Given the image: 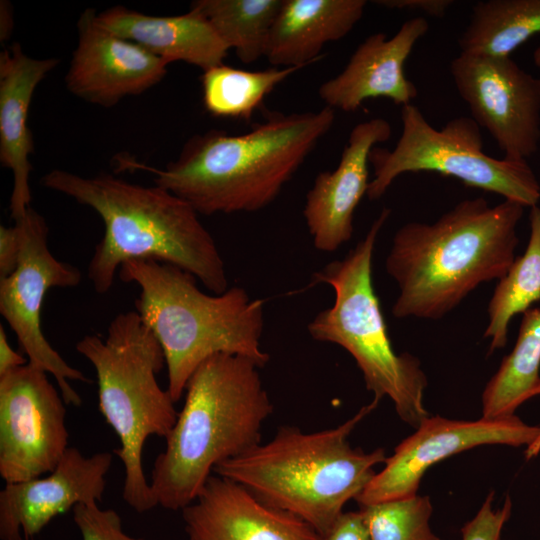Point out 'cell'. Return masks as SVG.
Masks as SVG:
<instances>
[{
    "mask_svg": "<svg viewBox=\"0 0 540 540\" xmlns=\"http://www.w3.org/2000/svg\"><path fill=\"white\" fill-rule=\"evenodd\" d=\"M284 0H196L220 38L245 64L265 57L269 36Z\"/></svg>",
    "mask_w": 540,
    "mask_h": 540,
    "instance_id": "obj_25",
    "label": "cell"
},
{
    "mask_svg": "<svg viewBox=\"0 0 540 540\" xmlns=\"http://www.w3.org/2000/svg\"><path fill=\"white\" fill-rule=\"evenodd\" d=\"M524 206L459 202L432 224L409 222L395 233L385 261L399 295L395 318L438 320L479 285L500 280L513 264Z\"/></svg>",
    "mask_w": 540,
    "mask_h": 540,
    "instance_id": "obj_2",
    "label": "cell"
},
{
    "mask_svg": "<svg viewBox=\"0 0 540 540\" xmlns=\"http://www.w3.org/2000/svg\"><path fill=\"white\" fill-rule=\"evenodd\" d=\"M540 452V430L534 441L526 447L525 455L527 459L537 456Z\"/></svg>",
    "mask_w": 540,
    "mask_h": 540,
    "instance_id": "obj_34",
    "label": "cell"
},
{
    "mask_svg": "<svg viewBox=\"0 0 540 540\" xmlns=\"http://www.w3.org/2000/svg\"><path fill=\"white\" fill-rule=\"evenodd\" d=\"M335 121V110L273 112L243 134L191 137L176 160L155 168L118 156L119 170H143L198 214L256 212L270 205Z\"/></svg>",
    "mask_w": 540,
    "mask_h": 540,
    "instance_id": "obj_1",
    "label": "cell"
},
{
    "mask_svg": "<svg viewBox=\"0 0 540 540\" xmlns=\"http://www.w3.org/2000/svg\"><path fill=\"white\" fill-rule=\"evenodd\" d=\"M537 395H540V385H539V387L537 388V390L535 392V396H537Z\"/></svg>",
    "mask_w": 540,
    "mask_h": 540,
    "instance_id": "obj_36",
    "label": "cell"
},
{
    "mask_svg": "<svg viewBox=\"0 0 540 540\" xmlns=\"http://www.w3.org/2000/svg\"><path fill=\"white\" fill-rule=\"evenodd\" d=\"M391 134V124L380 117L356 124L337 167L316 176L303 216L317 250L334 252L352 238L354 212L370 182V153Z\"/></svg>",
    "mask_w": 540,
    "mask_h": 540,
    "instance_id": "obj_16",
    "label": "cell"
},
{
    "mask_svg": "<svg viewBox=\"0 0 540 540\" xmlns=\"http://www.w3.org/2000/svg\"><path fill=\"white\" fill-rule=\"evenodd\" d=\"M435 540H443V539H441V538L437 537V538H436Z\"/></svg>",
    "mask_w": 540,
    "mask_h": 540,
    "instance_id": "obj_37",
    "label": "cell"
},
{
    "mask_svg": "<svg viewBox=\"0 0 540 540\" xmlns=\"http://www.w3.org/2000/svg\"><path fill=\"white\" fill-rule=\"evenodd\" d=\"M251 359L220 353L192 374L166 446L155 459L150 486L157 505L181 511L214 469L261 443L273 404Z\"/></svg>",
    "mask_w": 540,
    "mask_h": 540,
    "instance_id": "obj_4",
    "label": "cell"
},
{
    "mask_svg": "<svg viewBox=\"0 0 540 540\" xmlns=\"http://www.w3.org/2000/svg\"><path fill=\"white\" fill-rule=\"evenodd\" d=\"M540 308L523 313L518 337L511 353L501 362L482 394L483 418L514 415L540 385Z\"/></svg>",
    "mask_w": 540,
    "mask_h": 540,
    "instance_id": "obj_23",
    "label": "cell"
},
{
    "mask_svg": "<svg viewBox=\"0 0 540 540\" xmlns=\"http://www.w3.org/2000/svg\"><path fill=\"white\" fill-rule=\"evenodd\" d=\"M27 363L28 359L12 348L3 325H0V376Z\"/></svg>",
    "mask_w": 540,
    "mask_h": 540,
    "instance_id": "obj_33",
    "label": "cell"
},
{
    "mask_svg": "<svg viewBox=\"0 0 540 540\" xmlns=\"http://www.w3.org/2000/svg\"><path fill=\"white\" fill-rule=\"evenodd\" d=\"M47 374L27 363L0 376V476L5 483L48 474L69 448L67 404Z\"/></svg>",
    "mask_w": 540,
    "mask_h": 540,
    "instance_id": "obj_11",
    "label": "cell"
},
{
    "mask_svg": "<svg viewBox=\"0 0 540 540\" xmlns=\"http://www.w3.org/2000/svg\"><path fill=\"white\" fill-rule=\"evenodd\" d=\"M184 540H319L308 523L272 507L235 481L212 474L181 510Z\"/></svg>",
    "mask_w": 540,
    "mask_h": 540,
    "instance_id": "obj_17",
    "label": "cell"
},
{
    "mask_svg": "<svg viewBox=\"0 0 540 540\" xmlns=\"http://www.w3.org/2000/svg\"><path fill=\"white\" fill-rule=\"evenodd\" d=\"M96 15L93 9H86L78 20V44L66 86L87 102L111 107L158 84L167 74L168 63L106 30Z\"/></svg>",
    "mask_w": 540,
    "mask_h": 540,
    "instance_id": "obj_15",
    "label": "cell"
},
{
    "mask_svg": "<svg viewBox=\"0 0 540 540\" xmlns=\"http://www.w3.org/2000/svg\"><path fill=\"white\" fill-rule=\"evenodd\" d=\"M319 540H370V538L359 510L343 512L332 526L320 535Z\"/></svg>",
    "mask_w": 540,
    "mask_h": 540,
    "instance_id": "obj_30",
    "label": "cell"
},
{
    "mask_svg": "<svg viewBox=\"0 0 540 540\" xmlns=\"http://www.w3.org/2000/svg\"><path fill=\"white\" fill-rule=\"evenodd\" d=\"M96 20L168 64L183 61L205 71L223 64L229 50L208 19L191 7L181 15L152 16L114 6L97 13Z\"/></svg>",
    "mask_w": 540,
    "mask_h": 540,
    "instance_id": "obj_20",
    "label": "cell"
},
{
    "mask_svg": "<svg viewBox=\"0 0 540 540\" xmlns=\"http://www.w3.org/2000/svg\"><path fill=\"white\" fill-rule=\"evenodd\" d=\"M372 400L335 428L304 432L280 427L274 437L219 464L214 474L245 487L262 502L288 512L324 534L386 460L383 448H353L349 436L378 405Z\"/></svg>",
    "mask_w": 540,
    "mask_h": 540,
    "instance_id": "obj_6",
    "label": "cell"
},
{
    "mask_svg": "<svg viewBox=\"0 0 540 540\" xmlns=\"http://www.w3.org/2000/svg\"><path fill=\"white\" fill-rule=\"evenodd\" d=\"M493 493H490L473 519L461 529L462 540H500L505 523L511 515L509 496L499 509H492Z\"/></svg>",
    "mask_w": 540,
    "mask_h": 540,
    "instance_id": "obj_29",
    "label": "cell"
},
{
    "mask_svg": "<svg viewBox=\"0 0 540 540\" xmlns=\"http://www.w3.org/2000/svg\"><path fill=\"white\" fill-rule=\"evenodd\" d=\"M76 351L94 367L99 411L120 441L114 454L124 468L122 498L137 513L157 507L144 473L143 448L150 436L166 439L178 412L157 374L163 350L136 310L116 315L105 338L86 335Z\"/></svg>",
    "mask_w": 540,
    "mask_h": 540,
    "instance_id": "obj_7",
    "label": "cell"
},
{
    "mask_svg": "<svg viewBox=\"0 0 540 540\" xmlns=\"http://www.w3.org/2000/svg\"><path fill=\"white\" fill-rule=\"evenodd\" d=\"M365 0H284L265 57L275 67H305L324 45L345 37L363 16Z\"/></svg>",
    "mask_w": 540,
    "mask_h": 540,
    "instance_id": "obj_21",
    "label": "cell"
},
{
    "mask_svg": "<svg viewBox=\"0 0 540 540\" xmlns=\"http://www.w3.org/2000/svg\"><path fill=\"white\" fill-rule=\"evenodd\" d=\"M533 61L534 64L540 69V46L537 47L533 52Z\"/></svg>",
    "mask_w": 540,
    "mask_h": 540,
    "instance_id": "obj_35",
    "label": "cell"
},
{
    "mask_svg": "<svg viewBox=\"0 0 540 540\" xmlns=\"http://www.w3.org/2000/svg\"><path fill=\"white\" fill-rule=\"evenodd\" d=\"M423 17L405 21L391 38L374 33L361 42L343 70L323 82L318 95L332 109L353 112L370 98L384 97L405 106L417 88L404 73V64L416 43L428 32Z\"/></svg>",
    "mask_w": 540,
    "mask_h": 540,
    "instance_id": "obj_18",
    "label": "cell"
},
{
    "mask_svg": "<svg viewBox=\"0 0 540 540\" xmlns=\"http://www.w3.org/2000/svg\"><path fill=\"white\" fill-rule=\"evenodd\" d=\"M41 183L93 209L104 235L88 265L98 294L110 291L116 272L129 260L153 259L192 274L210 292L228 287L217 244L186 201L158 186H142L111 174L93 177L53 169Z\"/></svg>",
    "mask_w": 540,
    "mask_h": 540,
    "instance_id": "obj_3",
    "label": "cell"
},
{
    "mask_svg": "<svg viewBox=\"0 0 540 540\" xmlns=\"http://www.w3.org/2000/svg\"><path fill=\"white\" fill-rule=\"evenodd\" d=\"M471 118L489 132L504 158L527 161L540 144V77L511 57L460 53L450 63Z\"/></svg>",
    "mask_w": 540,
    "mask_h": 540,
    "instance_id": "obj_12",
    "label": "cell"
},
{
    "mask_svg": "<svg viewBox=\"0 0 540 540\" xmlns=\"http://www.w3.org/2000/svg\"><path fill=\"white\" fill-rule=\"evenodd\" d=\"M119 277L139 288L136 311L163 350L167 390L174 402L185 393L195 370L213 355H241L261 368L270 360L261 347L265 302L251 299L244 288L207 294L192 274L153 259L123 263Z\"/></svg>",
    "mask_w": 540,
    "mask_h": 540,
    "instance_id": "obj_5",
    "label": "cell"
},
{
    "mask_svg": "<svg viewBox=\"0 0 540 540\" xmlns=\"http://www.w3.org/2000/svg\"><path fill=\"white\" fill-rule=\"evenodd\" d=\"M540 301V207L530 211V237L524 253L517 257L508 272L498 280L489 301L488 325L484 332L490 338L489 351L505 347L511 319Z\"/></svg>",
    "mask_w": 540,
    "mask_h": 540,
    "instance_id": "obj_24",
    "label": "cell"
},
{
    "mask_svg": "<svg viewBox=\"0 0 540 540\" xmlns=\"http://www.w3.org/2000/svg\"><path fill=\"white\" fill-rule=\"evenodd\" d=\"M376 5L395 10L419 11L442 18L454 4L453 0H377Z\"/></svg>",
    "mask_w": 540,
    "mask_h": 540,
    "instance_id": "obj_32",
    "label": "cell"
},
{
    "mask_svg": "<svg viewBox=\"0 0 540 540\" xmlns=\"http://www.w3.org/2000/svg\"><path fill=\"white\" fill-rule=\"evenodd\" d=\"M391 211L384 208L365 237L341 260L313 276L334 290V303L308 324L310 336L337 344L356 361L374 400L389 397L398 416L417 428L429 415L423 397L427 378L419 361L392 347L379 299L372 283V257L380 230Z\"/></svg>",
    "mask_w": 540,
    "mask_h": 540,
    "instance_id": "obj_8",
    "label": "cell"
},
{
    "mask_svg": "<svg viewBox=\"0 0 540 540\" xmlns=\"http://www.w3.org/2000/svg\"><path fill=\"white\" fill-rule=\"evenodd\" d=\"M72 510L82 540H148L125 533L120 515L113 509H102L98 503H81Z\"/></svg>",
    "mask_w": 540,
    "mask_h": 540,
    "instance_id": "obj_28",
    "label": "cell"
},
{
    "mask_svg": "<svg viewBox=\"0 0 540 540\" xmlns=\"http://www.w3.org/2000/svg\"><path fill=\"white\" fill-rule=\"evenodd\" d=\"M113 454L84 455L69 447L48 474L0 491V540H34L56 516L84 503H99Z\"/></svg>",
    "mask_w": 540,
    "mask_h": 540,
    "instance_id": "obj_14",
    "label": "cell"
},
{
    "mask_svg": "<svg viewBox=\"0 0 540 540\" xmlns=\"http://www.w3.org/2000/svg\"><path fill=\"white\" fill-rule=\"evenodd\" d=\"M370 540H435L430 526L432 504L417 494L361 505Z\"/></svg>",
    "mask_w": 540,
    "mask_h": 540,
    "instance_id": "obj_27",
    "label": "cell"
},
{
    "mask_svg": "<svg viewBox=\"0 0 540 540\" xmlns=\"http://www.w3.org/2000/svg\"><path fill=\"white\" fill-rule=\"evenodd\" d=\"M58 62L32 58L19 43L0 53V162L13 175L10 213L14 222L24 217L31 202L29 156L34 145L29 106L36 87Z\"/></svg>",
    "mask_w": 540,
    "mask_h": 540,
    "instance_id": "obj_19",
    "label": "cell"
},
{
    "mask_svg": "<svg viewBox=\"0 0 540 540\" xmlns=\"http://www.w3.org/2000/svg\"><path fill=\"white\" fill-rule=\"evenodd\" d=\"M21 239L16 224L0 226V279L8 277L17 268Z\"/></svg>",
    "mask_w": 540,
    "mask_h": 540,
    "instance_id": "obj_31",
    "label": "cell"
},
{
    "mask_svg": "<svg viewBox=\"0 0 540 540\" xmlns=\"http://www.w3.org/2000/svg\"><path fill=\"white\" fill-rule=\"evenodd\" d=\"M540 33V0H480L458 38L460 53L511 57Z\"/></svg>",
    "mask_w": 540,
    "mask_h": 540,
    "instance_id": "obj_22",
    "label": "cell"
},
{
    "mask_svg": "<svg viewBox=\"0 0 540 540\" xmlns=\"http://www.w3.org/2000/svg\"><path fill=\"white\" fill-rule=\"evenodd\" d=\"M401 122L394 148L376 146L370 153L374 169L366 194L370 200L381 198L404 173L435 172L524 207L538 204L540 184L528 162L486 154L480 127L471 116H458L436 129L417 106L408 104L402 106Z\"/></svg>",
    "mask_w": 540,
    "mask_h": 540,
    "instance_id": "obj_9",
    "label": "cell"
},
{
    "mask_svg": "<svg viewBox=\"0 0 540 540\" xmlns=\"http://www.w3.org/2000/svg\"><path fill=\"white\" fill-rule=\"evenodd\" d=\"M540 426L524 423L517 416L477 421L428 416L416 431L396 446L384 468L375 473L355 499L360 506L417 494L422 476L435 463L467 449L485 444L514 447L530 445Z\"/></svg>",
    "mask_w": 540,
    "mask_h": 540,
    "instance_id": "obj_13",
    "label": "cell"
},
{
    "mask_svg": "<svg viewBox=\"0 0 540 540\" xmlns=\"http://www.w3.org/2000/svg\"><path fill=\"white\" fill-rule=\"evenodd\" d=\"M301 67L248 71L220 64L201 75L203 104L213 116L249 120L275 87Z\"/></svg>",
    "mask_w": 540,
    "mask_h": 540,
    "instance_id": "obj_26",
    "label": "cell"
},
{
    "mask_svg": "<svg viewBox=\"0 0 540 540\" xmlns=\"http://www.w3.org/2000/svg\"><path fill=\"white\" fill-rule=\"evenodd\" d=\"M21 239L15 271L0 279V313L14 331L28 363L51 374L67 405L81 406L82 399L70 381L89 382L50 345L41 328V310L49 289L73 288L82 274L70 263L58 260L48 247V225L42 215L29 207L14 222Z\"/></svg>",
    "mask_w": 540,
    "mask_h": 540,
    "instance_id": "obj_10",
    "label": "cell"
}]
</instances>
